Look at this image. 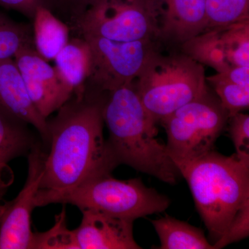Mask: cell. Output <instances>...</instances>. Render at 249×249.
<instances>
[{"label":"cell","instance_id":"obj_1","mask_svg":"<svg viewBox=\"0 0 249 249\" xmlns=\"http://www.w3.org/2000/svg\"><path fill=\"white\" fill-rule=\"evenodd\" d=\"M106 95L85 88L59 108L52 120L47 119L51 149L40 189H70L118 166L103 135Z\"/></svg>","mask_w":249,"mask_h":249},{"label":"cell","instance_id":"obj_2","mask_svg":"<svg viewBox=\"0 0 249 249\" xmlns=\"http://www.w3.org/2000/svg\"><path fill=\"white\" fill-rule=\"evenodd\" d=\"M107 141L118 165H128L163 182L175 184L181 176L166 145L157 138L152 119L132 84L106 93L103 107Z\"/></svg>","mask_w":249,"mask_h":249},{"label":"cell","instance_id":"obj_3","mask_svg":"<svg viewBox=\"0 0 249 249\" xmlns=\"http://www.w3.org/2000/svg\"><path fill=\"white\" fill-rule=\"evenodd\" d=\"M178 168L214 243L237 218L249 214V158L213 150Z\"/></svg>","mask_w":249,"mask_h":249},{"label":"cell","instance_id":"obj_4","mask_svg":"<svg viewBox=\"0 0 249 249\" xmlns=\"http://www.w3.org/2000/svg\"><path fill=\"white\" fill-rule=\"evenodd\" d=\"M50 204H71L81 211L91 210L134 221L164 212L171 200L155 188L145 186L141 178L119 180L108 173L64 191L39 190L36 206Z\"/></svg>","mask_w":249,"mask_h":249},{"label":"cell","instance_id":"obj_5","mask_svg":"<svg viewBox=\"0 0 249 249\" xmlns=\"http://www.w3.org/2000/svg\"><path fill=\"white\" fill-rule=\"evenodd\" d=\"M131 84L157 124L208 89L202 65L185 53L163 55L157 51Z\"/></svg>","mask_w":249,"mask_h":249},{"label":"cell","instance_id":"obj_6","mask_svg":"<svg viewBox=\"0 0 249 249\" xmlns=\"http://www.w3.org/2000/svg\"><path fill=\"white\" fill-rule=\"evenodd\" d=\"M163 0H89L71 33L117 42L155 40L160 36Z\"/></svg>","mask_w":249,"mask_h":249},{"label":"cell","instance_id":"obj_7","mask_svg":"<svg viewBox=\"0 0 249 249\" xmlns=\"http://www.w3.org/2000/svg\"><path fill=\"white\" fill-rule=\"evenodd\" d=\"M229 112L209 88L160 121L167 134V150L178 165L213 150L229 120Z\"/></svg>","mask_w":249,"mask_h":249},{"label":"cell","instance_id":"obj_8","mask_svg":"<svg viewBox=\"0 0 249 249\" xmlns=\"http://www.w3.org/2000/svg\"><path fill=\"white\" fill-rule=\"evenodd\" d=\"M82 37L91 52V71L85 87L99 92L132 83L156 51L153 40L117 42L94 36Z\"/></svg>","mask_w":249,"mask_h":249},{"label":"cell","instance_id":"obj_9","mask_svg":"<svg viewBox=\"0 0 249 249\" xmlns=\"http://www.w3.org/2000/svg\"><path fill=\"white\" fill-rule=\"evenodd\" d=\"M28 156L27 181L12 201L0 209V249H31V214L43 176L46 153L37 142Z\"/></svg>","mask_w":249,"mask_h":249},{"label":"cell","instance_id":"obj_10","mask_svg":"<svg viewBox=\"0 0 249 249\" xmlns=\"http://www.w3.org/2000/svg\"><path fill=\"white\" fill-rule=\"evenodd\" d=\"M182 46L183 53L217 73L249 67V19L207 29Z\"/></svg>","mask_w":249,"mask_h":249},{"label":"cell","instance_id":"obj_11","mask_svg":"<svg viewBox=\"0 0 249 249\" xmlns=\"http://www.w3.org/2000/svg\"><path fill=\"white\" fill-rule=\"evenodd\" d=\"M14 60L31 101L45 119L71 97L73 93L55 67L42 58L35 49H21L15 55Z\"/></svg>","mask_w":249,"mask_h":249},{"label":"cell","instance_id":"obj_12","mask_svg":"<svg viewBox=\"0 0 249 249\" xmlns=\"http://www.w3.org/2000/svg\"><path fill=\"white\" fill-rule=\"evenodd\" d=\"M73 230L78 249H141L134 238L132 219L84 210Z\"/></svg>","mask_w":249,"mask_h":249},{"label":"cell","instance_id":"obj_13","mask_svg":"<svg viewBox=\"0 0 249 249\" xmlns=\"http://www.w3.org/2000/svg\"><path fill=\"white\" fill-rule=\"evenodd\" d=\"M0 105L32 125L43 142H49L47 119L31 101L14 58L0 60Z\"/></svg>","mask_w":249,"mask_h":249},{"label":"cell","instance_id":"obj_14","mask_svg":"<svg viewBox=\"0 0 249 249\" xmlns=\"http://www.w3.org/2000/svg\"><path fill=\"white\" fill-rule=\"evenodd\" d=\"M206 0H163L162 37L183 43L207 29Z\"/></svg>","mask_w":249,"mask_h":249},{"label":"cell","instance_id":"obj_15","mask_svg":"<svg viewBox=\"0 0 249 249\" xmlns=\"http://www.w3.org/2000/svg\"><path fill=\"white\" fill-rule=\"evenodd\" d=\"M37 142L29 124L0 105V189H8L14 181L9 162L29 155Z\"/></svg>","mask_w":249,"mask_h":249},{"label":"cell","instance_id":"obj_16","mask_svg":"<svg viewBox=\"0 0 249 249\" xmlns=\"http://www.w3.org/2000/svg\"><path fill=\"white\" fill-rule=\"evenodd\" d=\"M53 60L55 69L73 95L83 93L91 67V52L88 41L80 36L70 37Z\"/></svg>","mask_w":249,"mask_h":249},{"label":"cell","instance_id":"obj_17","mask_svg":"<svg viewBox=\"0 0 249 249\" xmlns=\"http://www.w3.org/2000/svg\"><path fill=\"white\" fill-rule=\"evenodd\" d=\"M33 21L35 50L45 60L52 61L70 40V28L45 6L36 9Z\"/></svg>","mask_w":249,"mask_h":249},{"label":"cell","instance_id":"obj_18","mask_svg":"<svg viewBox=\"0 0 249 249\" xmlns=\"http://www.w3.org/2000/svg\"><path fill=\"white\" fill-rule=\"evenodd\" d=\"M151 223L160 237L159 249H214L204 231L188 223L168 214Z\"/></svg>","mask_w":249,"mask_h":249},{"label":"cell","instance_id":"obj_19","mask_svg":"<svg viewBox=\"0 0 249 249\" xmlns=\"http://www.w3.org/2000/svg\"><path fill=\"white\" fill-rule=\"evenodd\" d=\"M24 48H34L33 27L18 22L0 11V60L14 58Z\"/></svg>","mask_w":249,"mask_h":249},{"label":"cell","instance_id":"obj_20","mask_svg":"<svg viewBox=\"0 0 249 249\" xmlns=\"http://www.w3.org/2000/svg\"><path fill=\"white\" fill-rule=\"evenodd\" d=\"M206 15L207 29L248 20L249 0H206Z\"/></svg>","mask_w":249,"mask_h":249},{"label":"cell","instance_id":"obj_21","mask_svg":"<svg viewBox=\"0 0 249 249\" xmlns=\"http://www.w3.org/2000/svg\"><path fill=\"white\" fill-rule=\"evenodd\" d=\"M206 80L213 88L221 104L229 116L249 108V86L225 79L217 73L208 77Z\"/></svg>","mask_w":249,"mask_h":249},{"label":"cell","instance_id":"obj_22","mask_svg":"<svg viewBox=\"0 0 249 249\" xmlns=\"http://www.w3.org/2000/svg\"><path fill=\"white\" fill-rule=\"evenodd\" d=\"M31 249H78L74 232L67 227L65 209L55 216L52 229L34 234Z\"/></svg>","mask_w":249,"mask_h":249},{"label":"cell","instance_id":"obj_23","mask_svg":"<svg viewBox=\"0 0 249 249\" xmlns=\"http://www.w3.org/2000/svg\"><path fill=\"white\" fill-rule=\"evenodd\" d=\"M227 124L235 153L239 157L249 158V116L237 112L229 116Z\"/></svg>","mask_w":249,"mask_h":249},{"label":"cell","instance_id":"obj_24","mask_svg":"<svg viewBox=\"0 0 249 249\" xmlns=\"http://www.w3.org/2000/svg\"><path fill=\"white\" fill-rule=\"evenodd\" d=\"M50 10L66 23L70 30L83 14L89 0H50Z\"/></svg>","mask_w":249,"mask_h":249},{"label":"cell","instance_id":"obj_25","mask_svg":"<svg viewBox=\"0 0 249 249\" xmlns=\"http://www.w3.org/2000/svg\"><path fill=\"white\" fill-rule=\"evenodd\" d=\"M0 6L17 11L33 20L36 9L39 6H45L50 10L51 1L50 0H0Z\"/></svg>","mask_w":249,"mask_h":249},{"label":"cell","instance_id":"obj_26","mask_svg":"<svg viewBox=\"0 0 249 249\" xmlns=\"http://www.w3.org/2000/svg\"><path fill=\"white\" fill-rule=\"evenodd\" d=\"M7 189H0V209H1V204H2L3 197L6 194Z\"/></svg>","mask_w":249,"mask_h":249}]
</instances>
